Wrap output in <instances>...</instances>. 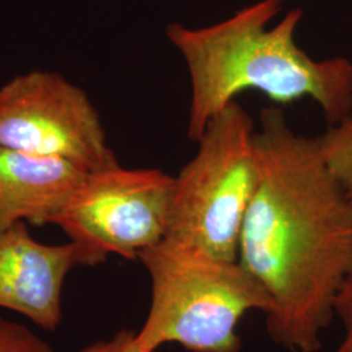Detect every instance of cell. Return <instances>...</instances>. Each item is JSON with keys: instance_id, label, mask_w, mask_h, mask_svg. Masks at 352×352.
Here are the masks:
<instances>
[{"instance_id": "obj_2", "label": "cell", "mask_w": 352, "mask_h": 352, "mask_svg": "<svg viewBox=\"0 0 352 352\" xmlns=\"http://www.w3.org/2000/svg\"><path fill=\"white\" fill-rule=\"evenodd\" d=\"M280 0H261L215 25L167 28L190 77L188 138L197 142L209 122L243 91L257 90L286 104L311 98L330 124L352 110V63L346 58L315 60L295 42L302 11L294 10L267 29Z\"/></svg>"}, {"instance_id": "obj_10", "label": "cell", "mask_w": 352, "mask_h": 352, "mask_svg": "<svg viewBox=\"0 0 352 352\" xmlns=\"http://www.w3.org/2000/svg\"><path fill=\"white\" fill-rule=\"evenodd\" d=\"M0 352H54L32 329L0 316Z\"/></svg>"}, {"instance_id": "obj_4", "label": "cell", "mask_w": 352, "mask_h": 352, "mask_svg": "<svg viewBox=\"0 0 352 352\" xmlns=\"http://www.w3.org/2000/svg\"><path fill=\"white\" fill-rule=\"evenodd\" d=\"M197 142V153L175 177L164 238L235 261L260 179L253 122L231 102Z\"/></svg>"}, {"instance_id": "obj_5", "label": "cell", "mask_w": 352, "mask_h": 352, "mask_svg": "<svg viewBox=\"0 0 352 352\" xmlns=\"http://www.w3.org/2000/svg\"><path fill=\"white\" fill-rule=\"evenodd\" d=\"M174 176L119 164L89 174L54 225L71 239L77 266L94 267L113 254L139 260L166 236Z\"/></svg>"}, {"instance_id": "obj_8", "label": "cell", "mask_w": 352, "mask_h": 352, "mask_svg": "<svg viewBox=\"0 0 352 352\" xmlns=\"http://www.w3.org/2000/svg\"><path fill=\"white\" fill-rule=\"evenodd\" d=\"M89 174L62 158L0 146V230L55 222Z\"/></svg>"}, {"instance_id": "obj_3", "label": "cell", "mask_w": 352, "mask_h": 352, "mask_svg": "<svg viewBox=\"0 0 352 352\" xmlns=\"http://www.w3.org/2000/svg\"><path fill=\"white\" fill-rule=\"evenodd\" d=\"M139 260L149 274V314L138 331L146 352L177 343L190 352H239L236 327L251 311L265 315L272 300L238 260L218 258L164 239Z\"/></svg>"}, {"instance_id": "obj_9", "label": "cell", "mask_w": 352, "mask_h": 352, "mask_svg": "<svg viewBox=\"0 0 352 352\" xmlns=\"http://www.w3.org/2000/svg\"><path fill=\"white\" fill-rule=\"evenodd\" d=\"M324 160L352 202V115L318 138Z\"/></svg>"}, {"instance_id": "obj_7", "label": "cell", "mask_w": 352, "mask_h": 352, "mask_svg": "<svg viewBox=\"0 0 352 352\" xmlns=\"http://www.w3.org/2000/svg\"><path fill=\"white\" fill-rule=\"evenodd\" d=\"M77 266L74 244H45L25 222L0 230V308L55 331L63 322V289Z\"/></svg>"}, {"instance_id": "obj_1", "label": "cell", "mask_w": 352, "mask_h": 352, "mask_svg": "<svg viewBox=\"0 0 352 352\" xmlns=\"http://www.w3.org/2000/svg\"><path fill=\"white\" fill-rule=\"evenodd\" d=\"M256 148L260 179L238 261L272 300V340L289 352H318L352 274V202L318 139L296 135L277 107L263 110Z\"/></svg>"}, {"instance_id": "obj_6", "label": "cell", "mask_w": 352, "mask_h": 352, "mask_svg": "<svg viewBox=\"0 0 352 352\" xmlns=\"http://www.w3.org/2000/svg\"><path fill=\"white\" fill-rule=\"evenodd\" d=\"M0 146L62 158L88 173L118 164L88 96L43 71L17 76L0 88Z\"/></svg>"}, {"instance_id": "obj_11", "label": "cell", "mask_w": 352, "mask_h": 352, "mask_svg": "<svg viewBox=\"0 0 352 352\" xmlns=\"http://www.w3.org/2000/svg\"><path fill=\"white\" fill-rule=\"evenodd\" d=\"M334 316L343 325V338L334 352H352V274L346 279L334 305Z\"/></svg>"}, {"instance_id": "obj_12", "label": "cell", "mask_w": 352, "mask_h": 352, "mask_svg": "<svg viewBox=\"0 0 352 352\" xmlns=\"http://www.w3.org/2000/svg\"><path fill=\"white\" fill-rule=\"evenodd\" d=\"M80 352H146L138 340V331L120 330L110 340H100Z\"/></svg>"}]
</instances>
